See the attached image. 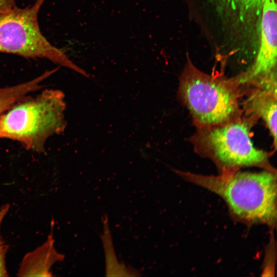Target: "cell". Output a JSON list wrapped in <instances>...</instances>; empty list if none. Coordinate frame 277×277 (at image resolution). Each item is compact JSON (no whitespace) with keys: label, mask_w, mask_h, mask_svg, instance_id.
Returning <instances> with one entry per match:
<instances>
[{"label":"cell","mask_w":277,"mask_h":277,"mask_svg":"<svg viewBox=\"0 0 277 277\" xmlns=\"http://www.w3.org/2000/svg\"><path fill=\"white\" fill-rule=\"evenodd\" d=\"M207 126L196 137L200 151L212 160L220 170L256 166L276 172L266 152L255 148L244 122Z\"/></svg>","instance_id":"cell-5"},{"label":"cell","mask_w":277,"mask_h":277,"mask_svg":"<svg viewBox=\"0 0 277 277\" xmlns=\"http://www.w3.org/2000/svg\"><path fill=\"white\" fill-rule=\"evenodd\" d=\"M276 0H264L256 56L253 64L235 81L253 83L276 73Z\"/></svg>","instance_id":"cell-6"},{"label":"cell","mask_w":277,"mask_h":277,"mask_svg":"<svg viewBox=\"0 0 277 277\" xmlns=\"http://www.w3.org/2000/svg\"><path fill=\"white\" fill-rule=\"evenodd\" d=\"M16 6L15 0H0V13Z\"/></svg>","instance_id":"cell-13"},{"label":"cell","mask_w":277,"mask_h":277,"mask_svg":"<svg viewBox=\"0 0 277 277\" xmlns=\"http://www.w3.org/2000/svg\"><path fill=\"white\" fill-rule=\"evenodd\" d=\"M232 27L243 31L259 26L264 0H210Z\"/></svg>","instance_id":"cell-7"},{"label":"cell","mask_w":277,"mask_h":277,"mask_svg":"<svg viewBox=\"0 0 277 277\" xmlns=\"http://www.w3.org/2000/svg\"><path fill=\"white\" fill-rule=\"evenodd\" d=\"M104 234L102 235L106 256L107 276H140L137 270L126 267L124 264H119L113 249L110 231L108 227L107 216H104Z\"/></svg>","instance_id":"cell-11"},{"label":"cell","mask_w":277,"mask_h":277,"mask_svg":"<svg viewBox=\"0 0 277 277\" xmlns=\"http://www.w3.org/2000/svg\"><path fill=\"white\" fill-rule=\"evenodd\" d=\"M55 72L54 69L47 70L39 76L16 85L0 88V116L11 106L22 100L34 91L39 89L45 80Z\"/></svg>","instance_id":"cell-10"},{"label":"cell","mask_w":277,"mask_h":277,"mask_svg":"<svg viewBox=\"0 0 277 277\" xmlns=\"http://www.w3.org/2000/svg\"><path fill=\"white\" fill-rule=\"evenodd\" d=\"M64 255L56 250L52 228L47 240L39 246L26 253L17 271L19 276H51L53 265L62 261Z\"/></svg>","instance_id":"cell-8"},{"label":"cell","mask_w":277,"mask_h":277,"mask_svg":"<svg viewBox=\"0 0 277 277\" xmlns=\"http://www.w3.org/2000/svg\"><path fill=\"white\" fill-rule=\"evenodd\" d=\"M247 103L253 113L265 122L276 145V93L259 87L251 93Z\"/></svg>","instance_id":"cell-9"},{"label":"cell","mask_w":277,"mask_h":277,"mask_svg":"<svg viewBox=\"0 0 277 277\" xmlns=\"http://www.w3.org/2000/svg\"><path fill=\"white\" fill-rule=\"evenodd\" d=\"M28 96L0 116V138L43 152L47 140L63 133L66 127L65 95L59 90L48 89L35 97Z\"/></svg>","instance_id":"cell-2"},{"label":"cell","mask_w":277,"mask_h":277,"mask_svg":"<svg viewBox=\"0 0 277 277\" xmlns=\"http://www.w3.org/2000/svg\"><path fill=\"white\" fill-rule=\"evenodd\" d=\"M10 206L5 204L0 206V276H8L6 265V253L8 247L3 240L1 234V229L2 222L8 212Z\"/></svg>","instance_id":"cell-12"},{"label":"cell","mask_w":277,"mask_h":277,"mask_svg":"<svg viewBox=\"0 0 277 277\" xmlns=\"http://www.w3.org/2000/svg\"><path fill=\"white\" fill-rule=\"evenodd\" d=\"M46 0H36L24 8L17 6L0 13V52L27 58H44L89 77L65 52L53 46L39 28L38 16Z\"/></svg>","instance_id":"cell-3"},{"label":"cell","mask_w":277,"mask_h":277,"mask_svg":"<svg viewBox=\"0 0 277 277\" xmlns=\"http://www.w3.org/2000/svg\"><path fill=\"white\" fill-rule=\"evenodd\" d=\"M184 180L221 196L232 217L247 225L265 224L272 229L276 224V172L226 170L220 174L202 175L175 170Z\"/></svg>","instance_id":"cell-1"},{"label":"cell","mask_w":277,"mask_h":277,"mask_svg":"<svg viewBox=\"0 0 277 277\" xmlns=\"http://www.w3.org/2000/svg\"><path fill=\"white\" fill-rule=\"evenodd\" d=\"M235 82L203 72L188 58L180 77L179 96L200 125L223 124L237 109Z\"/></svg>","instance_id":"cell-4"}]
</instances>
